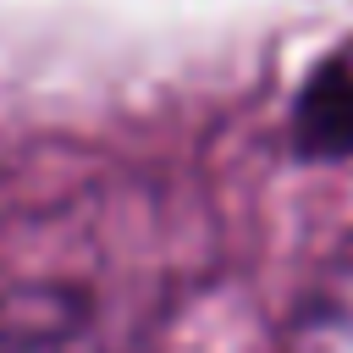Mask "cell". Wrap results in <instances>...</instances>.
<instances>
[{
	"mask_svg": "<svg viewBox=\"0 0 353 353\" xmlns=\"http://www.w3.org/2000/svg\"><path fill=\"white\" fill-rule=\"evenodd\" d=\"M281 353H353V254L331 259L292 303Z\"/></svg>",
	"mask_w": 353,
	"mask_h": 353,
	"instance_id": "cell-1",
	"label": "cell"
}]
</instances>
